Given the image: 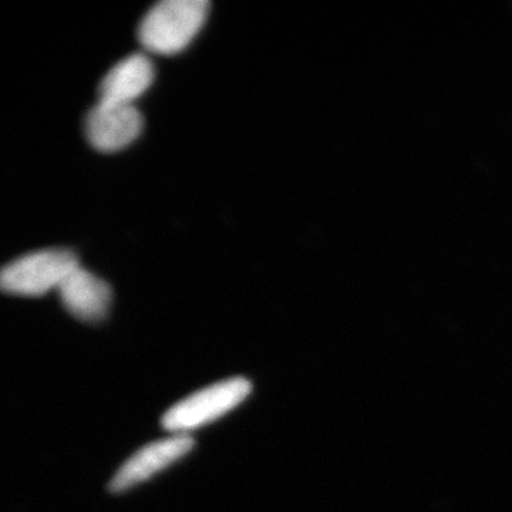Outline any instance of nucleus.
Wrapping results in <instances>:
<instances>
[{"label":"nucleus","instance_id":"nucleus-6","mask_svg":"<svg viewBox=\"0 0 512 512\" xmlns=\"http://www.w3.org/2000/svg\"><path fill=\"white\" fill-rule=\"evenodd\" d=\"M59 295L70 315L89 323L106 319L113 299L110 285L80 266L64 279Z\"/></svg>","mask_w":512,"mask_h":512},{"label":"nucleus","instance_id":"nucleus-5","mask_svg":"<svg viewBox=\"0 0 512 512\" xmlns=\"http://www.w3.org/2000/svg\"><path fill=\"white\" fill-rule=\"evenodd\" d=\"M195 441L187 434H174L168 439L154 441L138 450L120 467L109 485L111 493L119 494L150 480L160 471L177 463L194 448Z\"/></svg>","mask_w":512,"mask_h":512},{"label":"nucleus","instance_id":"nucleus-1","mask_svg":"<svg viewBox=\"0 0 512 512\" xmlns=\"http://www.w3.org/2000/svg\"><path fill=\"white\" fill-rule=\"evenodd\" d=\"M208 9V0H163L141 20L138 40L150 52H181L204 25Z\"/></svg>","mask_w":512,"mask_h":512},{"label":"nucleus","instance_id":"nucleus-7","mask_svg":"<svg viewBox=\"0 0 512 512\" xmlns=\"http://www.w3.org/2000/svg\"><path fill=\"white\" fill-rule=\"evenodd\" d=\"M153 79V63L147 56H128L117 63L101 80L100 100L131 103L146 92Z\"/></svg>","mask_w":512,"mask_h":512},{"label":"nucleus","instance_id":"nucleus-3","mask_svg":"<svg viewBox=\"0 0 512 512\" xmlns=\"http://www.w3.org/2000/svg\"><path fill=\"white\" fill-rule=\"evenodd\" d=\"M79 259L69 249H45L15 259L2 269L3 292L19 296H42L63 284Z\"/></svg>","mask_w":512,"mask_h":512},{"label":"nucleus","instance_id":"nucleus-4","mask_svg":"<svg viewBox=\"0 0 512 512\" xmlns=\"http://www.w3.org/2000/svg\"><path fill=\"white\" fill-rule=\"evenodd\" d=\"M143 130V117L131 103L100 100L84 119V133L96 150L113 153L133 143Z\"/></svg>","mask_w":512,"mask_h":512},{"label":"nucleus","instance_id":"nucleus-2","mask_svg":"<svg viewBox=\"0 0 512 512\" xmlns=\"http://www.w3.org/2000/svg\"><path fill=\"white\" fill-rule=\"evenodd\" d=\"M252 392V384L244 377L224 380L191 394L171 407L163 417L168 433L187 434L220 419L239 406Z\"/></svg>","mask_w":512,"mask_h":512}]
</instances>
